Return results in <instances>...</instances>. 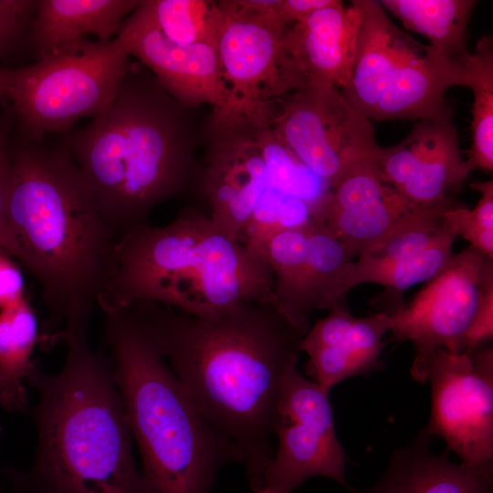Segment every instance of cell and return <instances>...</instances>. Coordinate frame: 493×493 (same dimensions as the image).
<instances>
[{
	"label": "cell",
	"mask_w": 493,
	"mask_h": 493,
	"mask_svg": "<svg viewBox=\"0 0 493 493\" xmlns=\"http://www.w3.org/2000/svg\"><path fill=\"white\" fill-rule=\"evenodd\" d=\"M131 305L195 408L232 443L255 490L307 332L273 301H239L205 315Z\"/></svg>",
	"instance_id": "obj_1"
},
{
	"label": "cell",
	"mask_w": 493,
	"mask_h": 493,
	"mask_svg": "<svg viewBox=\"0 0 493 493\" xmlns=\"http://www.w3.org/2000/svg\"><path fill=\"white\" fill-rule=\"evenodd\" d=\"M117 240L65 143L11 142L1 246L39 284L49 312L39 336L44 348L88 334L113 272Z\"/></svg>",
	"instance_id": "obj_2"
},
{
	"label": "cell",
	"mask_w": 493,
	"mask_h": 493,
	"mask_svg": "<svg viewBox=\"0 0 493 493\" xmlns=\"http://www.w3.org/2000/svg\"><path fill=\"white\" fill-rule=\"evenodd\" d=\"M142 66L130 63L110 106L65 142L118 238L201 180L190 108Z\"/></svg>",
	"instance_id": "obj_3"
},
{
	"label": "cell",
	"mask_w": 493,
	"mask_h": 493,
	"mask_svg": "<svg viewBox=\"0 0 493 493\" xmlns=\"http://www.w3.org/2000/svg\"><path fill=\"white\" fill-rule=\"evenodd\" d=\"M62 369L45 372L33 361L26 381L39 395L31 415L37 443L26 473H12L30 493H143L132 435L110 360L88 334L66 341Z\"/></svg>",
	"instance_id": "obj_4"
},
{
	"label": "cell",
	"mask_w": 493,
	"mask_h": 493,
	"mask_svg": "<svg viewBox=\"0 0 493 493\" xmlns=\"http://www.w3.org/2000/svg\"><path fill=\"white\" fill-rule=\"evenodd\" d=\"M112 374L142 461L143 493H209L219 468L238 460L201 415L131 306L100 304Z\"/></svg>",
	"instance_id": "obj_5"
},
{
	"label": "cell",
	"mask_w": 493,
	"mask_h": 493,
	"mask_svg": "<svg viewBox=\"0 0 493 493\" xmlns=\"http://www.w3.org/2000/svg\"><path fill=\"white\" fill-rule=\"evenodd\" d=\"M272 286L259 250L189 207L166 226L145 223L118 238L100 303L154 302L205 315L239 301H273Z\"/></svg>",
	"instance_id": "obj_6"
},
{
	"label": "cell",
	"mask_w": 493,
	"mask_h": 493,
	"mask_svg": "<svg viewBox=\"0 0 493 493\" xmlns=\"http://www.w3.org/2000/svg\"><path fill=\"white\" fill-rule=\"evenodd\" d=\"M358 1L362 21L351 79L340 89L345 100L371 121H418L440 113L448 105L446 89L463 86L465 64L402 31L379 1Z\"/></svg>",
	"instance_id": "obj_7"
},
{
	"label": "cell",
	"mask_w": 493,
	"mask_h": 493,
	"mask_svg": "<svg viewBox=\"0 0 493 493\" xmlns=\"http://www.w3.org/2000/svg\"><path fill=\"white\" fill-rule=\"evenodd\" d=\"M279 0L215 2L212 41L228 99L212 115L213 131L266 127L278 100L305 82L285 43L277 17Z\"/></svg>",
	"instance_id": "obj_8"
},
{
	"label": "cell",
	"mask_w": 493,
	"mask_h": 493,
	"mask_svg": "<svg viewBox=\"0 0 493 493\" xmlns=\"http://www.w3.org/2000/svg\"><path fill=\"white\" fill-rule=\"evenodd\" d=\"M129 57L117 37H81L33 64L7 68L5 97L23 138L43 142L103 112L128 71Z\"/></svg>",
	"instance_id": "obj_9"
},
{
	"label": "cell",
	"mask_w": 493,
	"mask_h": 493,
	"mask_svg": "<svg viewBox=\"0 0 493 493\" xmlns=\"http://www.w3.org/2000/svg\"><path fill=\"white\" fill-rule=\"evenodd\" d=\"M267 127L330 187L381 149L372 121L328 85L306 83L278 100Z\"/></svg>",
	"instance_id": "obj_10"
},
{
	"label": "cell",
	"mask_w": 493,
	"mask_h": 493,
	"mask_svg": "<svg viewBox=\"0 0 493 493\" xmlns=\"http://www.w3.org/2000/svg\"><path fill=\"white\" fill-rule=\"evenodd\" d=\"M417 382L431 385V414L424 431L442 438L460 462L493 464V348L488 343L459 354L435 349Z\"/></svg>",
	"instance_id": "obj_11"
},
{
	"label": "cell",
	"mask_w": 493,
	"mask_h": 493,
	"mask_svg": "<svg viewBox=\"0 0 493 493\" xmlns=\"http://www.w3.org/2000/svg\"><path fill=\"white\" fill-rule=\"evenodd\" d=\"M329 393L298 368L289 374L274 431L278 446L255 493H291L315 476L353 491L346 480V453L336 435Z\"/></svg>",
	"instance_id": "obj_12"
},
{
	"label": "cell",
	"mask_w": 493,
	"mask_h": 493,
	"mask_svg": "<svg viewBox=\"0 0 493 493\" xmlns=\"http://www.w3.org/2000/svg\"><path fill=\"white\" fill-rule=\"evenodd\" d=\"M259 248L272 273L273 302L302 330L308 332L313 310L346 306L339 297V287L352 259L321 223L310 218L275 228Z\"/></svg>",
	"instance_id": "obj_13"
},
{
	"label": "cell",
	"mask_w": 493,
	"mask_h": 493,
	"mask_svg": "<svg viewBox=\"0 0 493 493\" xmlns=\"http://www.w3.org/2000/svg\"><path fill=\"white\" fill-rule=\"evenodd\" d=\"M487 256L469 246L453 255L447 265L428 280L408 304H402L392 320V340L410 341L415 355L410 368L416 381L425 361L437 348L463 352V339L475 316L479 280Z\"/></svg>",
	"instance_id": "obj_14"
},
{
	"label": "cell",
	"mask_w": 493,
	"mask_h": 493,
	"mask_svg": "<svg viewBox=\"0 0 493 493\" xmlns=\"http://www.w3.org/2000/svg\"><path fill=\"white\" fill-rule=\"evenodd\" d=\"M381 181L406 204L426 208L453 199L471 171L461 155L452 107L415 121L399 143L379 151Z\"/></svg>",
	"instance_id": "obj_15"
},
{
	"label": "cell",
	"mask_w": 493,
	"mask_h": 493,
	"mask_svg": "<svg viewBox=\"0 0 493 493\" xmlns=\"http://www.w3.org/2000/svg\"><path fill=\"white\" fill-rule=\"evenodd\" d=\"M128 54L146 67L180 103L193 108L201 103L220 112L228 99L217 52L213 43L179 46L155 26L141 1L121 25L116 36Z\"/></svg>",
	"instance_id": "obj_16"
},
{
	"label": "cell",
	"mask_w": 493,
	"mask_h": 493,
	"mask_svg": "<svg viewBox=\"0 0 493 493\" xmlns=\"http://www.w3.org/2000/svg\"><path fill=\"white\" fill-rule=\"evenodd\" d=\"M213 132L215 143L202 169L200 186L208 198L213 223L243 241L270 187L266 164L253 127Z\"/></svg>",
	"instance_id": "obj_17"
},
{
	"label": "cell",
	"mask_w": 493,
	"mask_h": 493,
	"mask_svg": "<svg viewBox=\"0 0 493 493\" xmlns=\"http://www.w3.org/2000/svg\"><path fill=\"white\" fill-rule=\"evenodd\" d=\"M392 329L390 315L379 312L354 318L347 306L330 310L303 338L301 350L309 356L307 373L315 383L330 392L339 383L380 369Z\"/></svg>",
	"instance_id": "obj_18"
},
{
	"label": "cell",
	"mask_w": 493,
	"mask_h": 493,
	"mask_svg": "<svg viewBox=\"0 0 493 493\" xmlns=\"http://www.w3.org/2000/svg\"><path fill=\"white\" fill-rule=\"evenodd\" d=\"M362 21L358 0L321 8L287 26L285 43L305 84L346 88L352 75ZM304 84V85H305Z\"/></svg>",
	"instance_id": "obj_19"
},
{
	"label": "cell",
	"mask_w": 493,
	"mask_h": 493,
	"mask_svg": "<svg viewBox=\"0 0 493 493\" xmlns=\"http://www.w3.org/2000/svg\"><path fill=\"white\" fill-rule=\"evenodd\" d=\"M422 429L408 444L395 448L379 479L351 493H493V464L472 467L434 453Z\"/></svg>",
	"instance_id": "obj_20"
},
{
	"label": "cell",
	"mask_w": 493,
	"mask_h": 493,
	"mask_svg": "<svg viewBox=\"0 0 493 493\" xmlns=\"http://www.w3.org/2000/svg\"><path fill=\"white\" fill-rule=\"evenodd\" d=\"M137 0H38L26 49L36 60L89 35L100 41L116 37Z\"/></svg>",
	"instance_id": "obj_21"
},
{
	"label": "cell",
	"mask_w": 493,
	"mask_h": 493,
	"mask_svg": "<svg viewBox=\"0 0 493 493\" xmlns=\"http://www.w3.org/2000/svg\"><path fill=\"white\" fill-rule=\"evenodd\" d=\"M383 9L403 25L429 40V46L452 62L464 65L467 24L477 1L474 0H383Z\"/></svg>",
	"instance_id": "obj_22"
},
{
	"label": "cell",
	"mask_w": 493,
	"mask_h": 493,
	"mask_svg": "<svg viewBox=\"0 0 493 493\" xmlns=\"http://www.w3.org/2000/svg\"><path fill=\"white\" fill-rule=\"evenodd\" d=\"M35 312L26 298L0 309V404L9 411L27 412L24 380L32 366L39 342Z\"/></svg>",
	"instance_id": "obj_23"
},
{
	"label": "cell",
	"mask_w": 493,
	"mask_h": 493,
	"mask_svg": "<svg viewBox=\"0 0 493 493\" xmlns=\"http://www.w3.org/2000/svg\"><path fill=\"white\" fill-rule=\"evenodd\" d=\"M455 238L448 229L431 246L404 259L372 262L359 258L351 261L340 283V298L344 300L349 290L362 283L379 284L400 295L417 283L430 280L449 262Z\"/></svg>",
	"instance_id": "obj_24"
},
{
	"label": "cell",
	"mask_w": 493,
	"mask_h": 493,
	"mask_svg": "<svg viewBox=\"0 0 493 493\" xmlns=\"http://www.w3.org/2000/svg\"><path fill=\"white\" fill-rule=\"evenodd\" d=\"M463 86L473 93L472 143L467 162L472 170H493V41L482 37L469 53Z\"/></svg>",
	"instance_id": "obj_25"
},
{
	"label": "cell",
	"mask_w": 493,
	"mask_h": 493,
	"mask_svg": "<svg viewBox=\"0 0 493 493\" xmlns=\"http://www.w3.org/2000/svg\"><path fill=\"white\" fill-rule=\"evenodd\" d=\"M254 135L269 186L304 202L312 214L328 194L329 184L313 173L270 127L255 128Z\"/></svg>",
	"instance_id": "obj_26"
},
{
	"label": "cell",
	"mask_w": 493,
	"mask_h": 493,
	"mask_svg": "<svg viewBox=\"0 0 493 493\" xmlns=\"http://www.w3.org/2000/svg\"><path fill=\"white\" fill-rule=\"evenodd\" d=\"M215 2L142 0L141 5L166 39L179 46H191L213 43L212 13Z\"/></svg>",
	"instance_id": "obj_27"
},
{
	"label": "cell",
	"mask_w": 493,
	"mask_h": 493,
	"mask_svg": "<svg viewBox=\"0 0 493 493\" xmlns=\"http://www.w3.org/2000/svg\"><path fill=\"white\" fill-rule=\"evenodd\" d=\"M37 4L38 0H0V58L26 49Z\"/></svg>",
	"instance_id": "obj_28"
},
{
	"label": "cell",
	"mask_w": 493,
	"mask_h": 493,
	"mask_svg": "<svg viewBox=\"0 0 493 493\" xmlns=\"http://www.w3.org/2000/svg\"><path fill=\"white\" fill-rule=\"evenodd\" d=\"M493 338V261L483 262L477 310L463 339V352L488 343Z\"/></svg>",
	"instance_id": "obj_29"
},
{
	"label": "cell",
	"mask_w": 493,
	"mask_h": 493,
	"mask_svg": "<svg viewBox=\"0 0 493 493\" xmlns=\"http://www.w3.org/2000/svg\"><path fill=\"white\" fill-rule=\"evenodd\" d=\"M444 223L455 236H462L470 246L493 258V230L483 228L472 210L457 204L444 215Z\"/></svg>",
	"instance_id": "obj_30"
},
{
	"label": "cell",
	"mask_w": 493,
	"mask_h": 493,
	"mask_svg": "<svg viewBox=\"0 0 493 493\" xmlns=\"http://www.w3.org/2000/svg\"><path fill=\"white\" fill-rule=\"evenodd\" d=\"M13 258L0 246V309L15 306L26 299L23 275Z\"/></svg>",
	"instance_id": "obj_31"
},
{
	"label": "cell",
	"mask_w": 493,
	"mask_h": 493,
	"mask_svg": "<svg viewBox=\"0 0 493 493\" xmlns=\"http://www.w3.org/2000/svg\"><path fill=\"white\" fill-rule=\"evenodd\" d=\"M10 121L0 119V246L2 244L11 165Z\"/></svg>",
	"instance_id": "obj_32"
},
{
	"label": "cell",
	"mask_w": 493,
	"mask_h": 493,
	"mask_svg": "<svg viewBox=\"0 0 493 493\" xmlns=\"http://www.w3.org/2000/svg\"><path fill=\"white\" fill-rule=\"evenodd\" d=\"M334 2L335 0H280L277 11L278 20L281 26H288Z\"/></svg>",
	"instance_id": "obj_33"
},
{
	"label": "cell",
	"mask_w": 493,
	"mask_h": 493,
	"mask_svg": "<svg viewBox=\"0 0 493 493\" xmlns=\"http://www.w3.org/2000/svg\"><path fill=\"white\" fill-rule=\"evenodd\" d=\"M470 187L481 194L472 213L483 228L493 230V181H476Z\"/></svg>",
	"instance_id": "obj_34"
},
{
	"label": "cell",
	"mask_w": 493,
	"mask_h": 493,
	"mask_svg": "<svg viewBox=\"0 0 493 493\" xmlns=\"http://www.w3.org/2000/svg\"><path fill=\"white\" fill-rule=\"evenodd\" d=\"M7 68H0V100L5 97Z\"/></svg>",
	"instance_id": "obj_35"
}]
</instances>
